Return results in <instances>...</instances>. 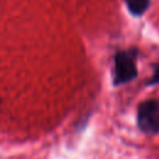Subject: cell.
I'll return each instance as SVG.
<instances>
[{
  "label": "cell",
  "mask_w": 159,
  "mask_h": 159,
  "mask_svg": "<svg viewBox=\"0 0 159 159\" xmlns=\"http://www.w3.org/2000/svg\"><path fill=\"white\" fill-rule=\"evenodd\" d=\"M137 123L145 134L159 133V99H147L138 106Z\"/></svg>",
  "instance_id": "obj_1"
},
{
  "label": "cell",
  "mask_w": 159,
  "mask_h": 159,
  "mask_svg": "<svg viewBox=\"0 0 159 159\" xmlns=\"http://www.w3.org/2000/svg\"><path fill=\"white\" fill-rule=\"evenodd\" d=\"M125 4L134 16H140L149 7V0H125Z\"/></svg>",
  "instance_id": "obj_3"
},
{
  "label": "cell",
  "mask_w": 159,
  "mask_h": 159,
  "mask_svg": "<svg viewBox=\"0 0 159 159\" xmlns=\"http://www.w3.org/2000/svg\"><path fill=\"white\" fill-rule=\"evenodd\" d=\"M159 83V62L154 65V72H153V76L149 78L148 81V84H157Z\"/></svg>",
  "instance_id": "obj_4"
},
{
  "label": "cell",
  "mask_w": 159,
  "mask_h": 159,
  "mask_svg": "<svg viewBox=\"0 0 159 159\" xmlns=\"http://www.w3.org/2000/svg\"><path fill=\"white\" fill-rule=\"evenodd\" d=\"M138 75L135 63V51H119L114 56L113 83L116 86L124 84L134 80Z\"/></svg>",
  "instance_id": "obj_2"
}]
</instances>
